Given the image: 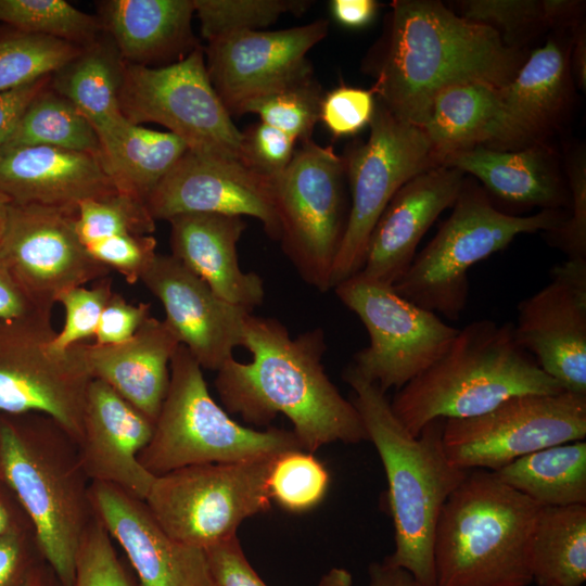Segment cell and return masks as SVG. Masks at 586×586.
<instances>
[{
  "label": "cell",
  "instance_id": "cell-2",
  "mask_svg": "<svg viewBox=\"0 0 586 586\" xmlns=\"http://www.w3.org/2000/svg\"><path fill=\"white\" fill-rule=\"evenodd\" d=\"M372 91L396 118L420 127L433 99L466 82L506 86L525 60L489 26L433 0H395Z\"/></svg>",
  "mask_w": 586,
  "mask_h": 586
},
{
  "label": "cell",
  "instance_id": "cell-28",
  "mask_svg": "<svg viewBox=\"0 0 586 586\" xmlns=\"http://www.w3.org/2000/svg\"><path fill=\"white\" fill-rule=\"evenodd\" d=\"M442 165L477 178L484 190L517 206L561 211L570 207V191L553 152L542 142L514 150L482 145L455 151Z\"/></svg>",
  "mask_w": 586,
  "mask_h": 586
},
{
  "label": "cell",
  "instance_id": "cell-12",
  "mask_svg": "<svg viewBox=\"0 0 586 586\" xmlns=\"http://www.w3.org/2000/svg\"><path fill=\"white\" fill-rule=\"evenodd\" d=\"M369 127L367 141L353 145L343 156L351 203L331 289L361 271L371 232L397 190L440 165L423 130L396 118L378 100Z\"/></svg>",
  "mask_w": 586,
  "mask_h": 586
},
{
  "label": "cell",
  "instance_id": "cell-37",
  "mask_svg": "<svg viewBox=\"0 0 586 586\" xmlns=\"http://www.w3.org/2000/svg\"><path fill=\"white\" fill-rule=\"evenodd\" d=\"M460 8V16L492 27L515 49L545 28L582 22V2L572 0H467Z\"/></svg>",
  "mask_w": 586,
  "mask_h": 586
},
{
  "label": "cell",
  "instance_id": "cell-54",
  "mask_svg": "<svg viewBox=\"0 0 586 586\" xmlns=\"http://www.w3.org/2000/svg\"><path fill=\"white\" fill-rule=\"evenodd\" d=\"M33 530L31 524L9 487L0 480V537Z\"/></svg>",
  "mask_w": 586,
  "mask_h": 586
},
{
  "label": "cell",
  "instance_id": "cell-48",
  "mask_svg": "<svg viewBox=\"0 0 586 586\" xmlns=\"http://www.w3.org/2000/svg\"><path fill=\"white\" fill-rule=\"evenodd\" d=\"M207 586H267L245 557L237 535L204 549Z\"/></svg>",
  "mask_w": 586,
  "mask_h": 586
},
{
  "label": "cell",
  "instance_id": "cell-33",
  "mask_svg": "<svg viewBox=\"0 0 586 586\" xmlns=\"http://www.w3.org/2000/svg\"><path fill=\"white\" fill-rule=\"evenodd\" d=\"M500 93L514 116L540 139L559 122L570 101V49L549 39L524 60Z\"/></svg>",
  "mask_w": 586,
  "mask_h": 586
},
{
  "label": "cell",
  "instance_id": "cell-56",
  "mask_svg": "<svg viewBox=\"0 0 586 586\" xmlns=\"http://www.w3.org/2000/svg\"><path fill=\"white\" fill-rule=\"evenodd\" d=\"M575 35L573 46L570 49V65L578 87L585 90L586 85V37L584 23L574 26Z\"/></svg>",
  "mask_w": 586,
  "mask_h": 586
},
{
  "label": "cell",
  "instance_id": "cell-1",
  "mask_svg": "<svg viewBox=\"0 0 586 586\" xmlns=\"http://www.w3.org/2000/svg\"><path fill=\"white\" fill-rule=\"evenodd\" d=\"M249 362L234 358L216 371L215 387L227 412L264 426L285 416L303 450L368 441L361 418L324 371V333L315 328L291 337L279 320L250 314L244 343Z\"/></svg>",
  "mask_w": 586,
  "mask_h": 586
},
{
  "label": "cell",
  "instance_id": "cell-26",
  "mask_svg": "<svg viewBox=\"0 0 586 586\" xmlns=\"http://www.w3.org/2000/svg\"><path fill=\"white\" fill-rule=\"evenodd\" d=\"M171 254L222 300L252 313L264 302L262 277L243 271L237 245L246 224L240 216L186 213L167 220Z\"/></svg>",
  "mask_w": 586,
  "mask_h": 586
},
{
  "label": "cell",
  "instance_id": "cell-15",
  "mask_svg": "<svg viewBox=\"0 0 586 586\" xmlns=\"http://www.w3.org/2000/svg\"><path fill=\"white\" fill-rule=\"evenodd\" d=\"M51 320H0V413H41L76 443L92 380L85 343L51 348Z\"/></svg>",
  "mask_w": 586,
  "mask_h": 586
},
{
  "label": "cell",
  "instance_id": "cell-41",
  "mask_svg": "<svg viewBox=\"0 0 586 586\" xmlns=\"http://www.w3.org/2000/svg\"><path fill=\"white\" fill-rule=\"evenodd\" d=\"M330 475L311 454L293 449L273 458L267 479L271 501L290 512H305L321 502Z\"/></svg>",
  "mask_w": 586,
  "mask_h": 586
},
{
  "label": "cell",
  "instance_id": "cell-22",
  "mask_svg": "<svg viewBox=\"0 0 586 586\" xmlns=\"http://www.w3.org/2000/svg\"><path fill=\"white\" fill-rule=\"evenodd\" d=\"M154 421L104 382L92 379L86 394L79 460L90 482L115 485L144 500L156 476L139 461Z\"/></svg>",
  "mask_w": 586,
  "mask_h": 586
},
{
  "label": "cell",
  "instance_id": "cell-59",
  "mask_svg": "<svg viewBox=\"0 0 586 586\" xmlns=\"http://www.w3.org/2000/svg\"><path fill=\"white\" fill-rule=\"evenodd\" d=\"M11 201L0 192V239L3 234Z\"/></svg>",
  "mask_w": 586,
  "mask_h": 586
},
{
  "label": "cell",
  "instance_id": "cell-49",
  "mask_svg": "<svg viewBox=\"0 0 586 586\" xmlns=\"http://www.w3.org/2000/svg\"><path fill=\"white\" fill-rule=\"evenodd\" d=\"M33 530L13 532L0 537V586H27L42 561Z\"/></svg>",
  "mask_w": 586,
  "mask_h": 586
},
{
  "label": "cell",
  "instance_id": "cell-39",
  "mask_svg": "<svg viewBox=\"0 0 586 586\" xmlns=\"http://www.w3.org/2000/svg\"><path fill=\"white\" fill-rule=\"evenodd\" d=\"M72 42L25 33L0 39V93L52 76L78 54Z\"/></svg>",
  "mask_w": 586,
  "mask_h": 586
},
{
  "label": "cell",
  "instance_id": "cell-7",
  "mask_svg": "<svg viewBox=\"0 0 586 586\" xmlns=\"http://www.w3.org/2000/svg\"><path fill=\"white\" fill-rule=\"evenodd\" d=\"M302 449L293 431L256 430L233 420L212 397L203 369L180 345L167 394L140 463L154 476L196 464L267 460Z\"/></svg>",
  "mask_w": 586,
  "mask_h": 586
},
{
  "label": "cell",
  "instance_id": "cell-14",
  "mask_svg": "<svg viewBox=\"0 0 586 586\" xmlns=\"http://www.w3.org/2000/svg\"><path fill=\"white\" fill-rule=\"evenodd\" d=\"M586 395L524 394L463 419H447L443 444L462 470L497 471L545 447L585 441Z\"/></svg>",
  "mask_w": 586,
  "mask_h": 586
},
{
  "label": "cell",
  "instance_id": "cell-47",
  "mask_svg": "<svg viewBox=\"0 0 586 586\" xmlns=\"http://www.w3.org/2000/svg\"><path fill=\"white\" fill-rule=\"evenodd\" d=\"M375 105L371 89L340 86L324 93L320 120L335 138L355 136L370 125Z\"/></svg>",
  "mask_w": 586,
  "mask_h": 586
},
{
  "label": "cell",
  "instance_id": "cell-35",
  "mask_svg": "<svg viewBox=\"0 0 586 586\" xmlns=\"http://www.w3.org/2000/svg\"><path fill=\"white\" fill-rule=\"evenodd\" d=\"M537 586H582L586 581V505L542 507L530 544Z\"/></svg>",
  "mask_w": 586,
  "mask_h": 586
},
{
  "label": "cell",
  "instance_id": "cell-42",
  "mask_svg": "<svg viewBox=\"0 0 586 586\" xmlns=\"http://www.w3.org/2000/svg\"><path fill=\"white\" fill-rule=\"evenodd\" d=\"M202 37L208 42L224 35L262 30L282 14L302 15L309 0H193Z\"/></svg>",
  "mask_w": 586,
  "mask_h": 586
},
{
  "label": "cell",
  "instance_id": "cell-52",
  "mask_svg": "<svg viewBox=\"0 0 586 586\" xmlns=\"http://www.w3.org/2000/svg\"><path fill=\"white\" fill-rule=\"evenodd\" d=\"M51 76L0 93V151L33 99L50 84Z\"/></svg>",
  "mask_w": 586,
  "mask_h": 586
},
{
  "label": "cell",
  "instance_id": "cell-4",
  "mask_svg": "<svg viewBox=\"0 0 586 586\" xmlns=\"http://www.w3.org/2000/svg\"><path fill=\"white\" fill-rule=\"evenodd\" d=\"M0 480L28 518L43 561L62 586H73L94 518L77 443L44 415L0 413Z\"/></svg>",
  "mask_w": 586,
  "mask_h": 586
},
{
  "label": "cell",
  "instance_id": "cell-27",
  "mask_svg": "<svg viewBox=\"0 0 586 586\" xmlns=\"http://www.w3.org/2000/svg\"><path fill=\"white\" fill-rule=\"evenodd\" d=\"M165 320L149 317L129 340L113 344H85L92 379L113 388L155 422L170 378V361L180 346Z\"/></svg>",
  "mask_w": 586,
  "mask_h": 586
},
{
  "label": "cell",
  "instance_id": "cell-3",
  "mask_svg": "<svg viewBox=\"0 0 586 586\" xmlns=\"http://www.w3.org/2000/svg\"><path fill=\"white\" fill-rule=\"evenodd\" d=\"M351 386L368 441L383 464L394 525L395 549L385 560L409 571L420 586H437L434 534L442 508L468 474L445 451V419L428 423L413 436L394 415L386 393L349 365L343 372Z\"/></svg>",
  "mask_w": 586,
  "mask_h": 586
},
{
  "label": "cell",
  "instance_id": "cell-11",
  "mask_svg": "<svg viewBox=\"0 0 586 586\" xmlns=\"http://www.w3.org/2000/svg\"><path fill=\"white\" fill-rule=\"evenodd\" d=\"M119 106L128 122L160 124L190 151L240 158L242 132L211 82L201 46L165 65L126 64Z\"/></svg>",
  "mask_w": 586,
  "mask_h": 586
},
{
  "label": "cell",
  "instance_id": "cell-38",
  "mask_svg": "<svg viewBox=\"0 0 586 586\" xmlns=\"http://www.w3.org/2000/svg\"><path fill=\"white\" fill-rule=\"evenodd\" d=\"M0 22L20 33L53 37L79 47L102 33L97 16L64 0H0Z\"/></svg>",
  "mask_w": 586,
  "mask_h": 586
},
{
  "label": "cell",
  "instance_id": "cell-13",
  "mask_svg": "<svg viewBox=\"0 0 586 586\" xmlns=\"http://www.w3.org/2000/svg\"><path fill=\"white\" fill-rule=\"evenodd\" d=\"M333 290L369 335V345L354 355L351 365L384 393L400 390L431 367L458 333L459 329L402 297L392 285L360 272Z\"/></svg>",
  "mask_w": 586,
  "mask_h": 586
},
{
  "label": "cell",
  "instance_id": "cell-40",
  "mask_svg": "<svg viewBox=\"0 0 586 586\" xmlns=\"http://www.w3.org/2000/svg\"><path fill=\"white\" fill-rule=\"evenodd\" d=\"M324 92L314 73L247 103L241 114L258 115L260 122L272 126L296 141L311 139L320 120Z\"/></svg>",
  "mask_w": 586,
  "mask_h": 586
},
{
  "label": "cell",
  "instance_id": "cell-5",
  "mask_svg": "<svg viewBox=\"0 0 586 586\" xmlns=\"http://www.w3.org/2000/svg\"><path fill=\"white\" fill-rule=\"evenodd\" d=\"M562 386L517 342L513 323L472 321L446 353L396 391L391 408L413 436L435 419L482 415L524 394H557Z\"/></svg>",
  "mask_w": 586,
  "mask_h": 586
},
{
  "label": "cell",
  "instance_id": "cell-29",
  "mask_svg": "<svg viewBox=\"0 0 586 586\" xmlns=\"http://www.w3.org/2000/svg\"><path fill=\"white\" fill-rule=\"evenodd\" d=\"M98 7L102 31L126 64L179 61L198 46L193 0H105Z\"/></svg>",
  "mask_w": 586,
  "mask_h": 586
},
{
  "label": "cell",
  "instance_id": "cell-20",
  "mask_svg": "<svg viewBox=\"0 0 586 586\" xmlns=\"http://www.w3.org/2000/svg\"><path fill=\"white\" fill-rule=\"evenodd\" d=\"M140 281L162 303L164 320L203 370L218 371L243 347L252 313L219 297L173 255L157 253Z\"/></svg>",
  "mask_w": 586,
  "mask_h": 586
},
{
  "label": "cell",
  "instance_id": "cell-21",
  "mask_svg": "<svg viewBox=\"0 0 586 586\" xmlns=\"http://www.w3.org/2000/svg\"><path fill=\"white\" fill-rule=\"evenodd\" d=\"M90 499L94 514L125 552L138 586H207L204 550L170 537L144 500L100 482H91Z\"/></svg>",
  "mask_w": 586,
  "mask_h": 586
},
{
  "label": "cell",
  "instance_id": "cell-53",
  "mask_svg": "<svg viewBox=\"0 0 586 586\" xmlns=\"http://www.w3.org/2000/svg\"><path fill=\"white\" fill-rule=\"evenodd\" d=\"M379 3L374 0H332L331 14L341 25L348 28H361L372 22Z\"/></svg>",
  "mask_w": 586,
  "mask_h": 586
},
{
  "label": "cell",
  "instance_id": "cell-45",
  "mask_svg": "<svg viewBox=\"0 0 586 586\" xmlns=\"http://www.w3.org/2000/svg\"><path fill=\"white\" fill-rule=\"evenodd\" d=\"M242 132L239 161L251 171L272 182L290 164L294 152V138L258 122Z\"/></svg>",
  "mask_w": 586,
  "mask_h": 586
},
{
  "label": "cell",
  "instance_id": "cell-19",
  "mask_svg": "<svg viewBox=\"0 0 586 586\" xmlns=\"http://www.w3.org/2000/svg\"><path fill=\"white\" fill-rule=\"evenodd\" d=\"M155 220L186 213L250 216L280 239L272 182L240 161L188 150L146 201Z\"/></svg>",
  "mask_w": 586,
  "mask_h": 586
},
{
  "label": "cell",
  "instance_id": "cell-57",
  "mask_svg": "<svg viewBox=\"0 0 586 586\" xmlns=\"http://www.w3.org/2000/svg\"><path fill=\"white\" fill-rule=\"evenodd\" d=\"M27 586H62L51 568L42 560L34 569Z\"/></svg>",
  "mask_w": 586,
  "mask_h": 586
},
{
  "label": "cell",
  "instance_id": "cell-16",
  "mask_svg": "<svg viewBox=\"0 0 586 586\" xmlns=\"http://www.w3.org/2000/svg\"><path fill=\"white\" fill-rule=\"evenodd\" d=\"M76 211L11 203L0 258L25 292L52 309L65 291L109 277L110 268L85 247Z\"/></svg>",
  "mask_w": 586,
  "mask_h": 586
},
{
  "label": "cell",
  "instance_id": "cell-25",
  "mask_svg": "<svg viewBox=\"0 0 586 586\" xmlns=\"http://www.w3.org/2000/svg\"><path fill=\"white\" fill-rule=\"evenodd\" d=\"M441 163L477 145L514 150L540 142L509 110L500 88L485 82L450 86L433 99L420 126Z\"/></svg>",
  "mask_w": 586,
  "mask_h": 586
},
{
  "label": "cell",
  "instance_id": "cell-8",
  "mask_svg": "<svg viewBox=\"0 0 586 586\" xmlns=\"http://www.w3.org/2000/svg\"><path fill=\"white\" fill-rule=\"evenodd\" d=\"M451 214L435 237L416 254L393 285L395 292L421 308L458 320L469 298V270L507 247L518 235L550 231L566 217L562 211L534 215L501 212L486 191L464 181Z\"/></svg>",
  "mask_w": 586,
  "mask_h": 586
},
{
  "label": "cell",
  "instance_id": "cell-36",
  "mask_svg": "<svg viewBox=\"0 0 586 586\" xmlns=\"http://www.w3.org/2000/svg\"><path fill=\"white\" fill-rule=\"evenodd\" d=\"M44 145L99 155V137L82 113L50 88L28 104L2 149Z\"/></svg>",
  "mask_w": 586,
  "mask_h": 586
},
{
  "label": "cell",
  "instance_id": "cell-18",
  "mask_svg": "<svg viewBox=\"0 0 586 586\" xmlns=\"http://www.w3.org/2000/svg\"><path fill=\"white\" fill-rule=\"evenodd\" d=\"M514 335L564 391L586 395V259L555 265L550 281L518 305Z\"/></svg>",
  "mask_w": 586,
  "mask_h": 586
},
{
  "label": "cell",
  "instance_id": "cell-43",
  "mask_svg": "<svg viewBox=\"0 0 586 586\" xmlns=\"http://www.w3.org/2000/svg\"><path fill=\"white\" fill-rule=\"evenodd\" d=\"M113 293L112 279L105 277L95 281L91 288L76 286L62 293L56 303L65 311L64 324L55 332L50 346L56 352H64L84 340L94 337L102 311Z\"/></svg>",
  "mask_w": 586,
  "mask_h": 586
},
{
  "label": "cell",
  "instance_id": "cell-9",
  "mask_svg": "<svg viewBox=\"0 0 586 586\" xmlns=\"http://www.w3.org/2000/svg\"><path fill=\"white\" fill-rule=\"evenodd\" d=\"M344 178L343 156L310 139L272 181L281 249L300 277L319 292L331 290L346 228Z\"/></svg>",
  "mask_w": 586,
  "mask_h": 586
},
{
  "label": "cell",
  "instance_id": "cell-32",
  "mask_svg": "<svg viewBox=\"0 0 586 586\" xmlns=\"http://www.w3.org/2000/svg\"><path fill=\"white\" fill-rule=\"evenodd\" d=\"M125 66L114 42L103 33L51 76L50 88L71 101L99 136L124 118L119 92Z\"/></svg>",
  "mask_w": 586,
  "mask_h": 586
},
{
  "label": "cell",
  "instance_id": "cell-10",
  "mask_svg": "<svg viewBox=\"0 0 586 586\" xmlns=\"http://www.w3.org/2000/svg\"><path fill=\"white\" fill-rule=\"evenodd\" d=\"M272 460L180 468L156 476L144 502L170 537L204 550L270 509L267 479Z\"/></svg>",
  "mask_w": 586,
  "mask_h": 586
},
{
  "label": "cell",
  "instance_id": "cell-50",
  "mask_svg": "<svg viewBox=\"0 0 586 586\" xmlns=\"http://www.w3.org/2000/svg\"><path fill=\"white\" fill-rule=\"evenodd\" d=\"M150 317V304H132L117 292L111 294L94 335L98 345L123 343L135 335Z\"/></svg>",
  "mask_w": 586,
  "mask_h": 586
},
{
  "label": "cell",
  "instance_id": "cell-34",
  "mask_svg": "<svg viewBox=\"0 0 586 586\" xmlns=\"http://www.w3.org/2000/svg\"><path fill=\"white\" fill-rule=\"evenodd\" d=\"M540 507L586 505V442L542 448L493 471Z\"/></svg>",
  "mask_w": 586,
  "mask_h": 586
},
{
  "label": "cell",
  "instance_id": "cell-51",
  "mask_svg": "<svg viewBox=\"0 0 586 586\" xmlns=\"http://www.w3.org/2000/svg\"><path fill=\"white\" fill-rule=\"evenodd\" d=\"M51 310L36 303L0 258V320H51Z\"/></svg>",
  "mask_w": 586,
  "mask_h": 586
},
{
  "label": "cell",
  "instance_id": "cell-44",
  "mask_svg": "<svg viewBox=\"0 0 586 586\" xmlns=\"http://www.w3.org/2000/svg\"><path fill=\"white\" fill-rule=\"evenodd\" d=\"M113 542L94 514L79 545L73 586H138L126 571Z\"/></svg>",
  "mask_w": 586,
  "mask_h": 586
},
{
  "label": "cell",
  "instance_id": "cell-17",
  "mask_svg": "<svg viewBox=\"0 0 586 586\" xmlns=\"http://www.w3.org/2000/svg\"><path fill=\"white\" fill-rule=\"evenodd\" d=\"M329 31L327 20L279 29L220 36L204 49L211 82L233 115L251 101L313 74L308 51Z\"/></svg>",
  "mask_w": 586,
  "mask_h": 586
},
{
  "label": "cell",
  "instance_id": "cell-55",
  "mask_svg": "<svg viewBox=\"0 0 586 586\" xmlns=\"http://www.w3.org/2000/svg\"><path fill=\"white\" fill-rule=\"evenodd\" d=\"M369 586H420L413 575L385 559L372 562L368 569Z\"/></svg>",
  "mask_w": 586,
  "mask_h": 586
},
{
  "label": "cell",
  "instance_id": "cell-24",
  "mask_svg": "<svg viewBox=\"0 0 586 586\" xmlns=\"http://www.w3.org/2000/svg\"><path fill=\"white\" fill-rule=\"evenodd\" d=\"M114 191L99 155L44 145L0 151V192L11 203L76 211Z\"/></svg>",
  "mask_w": 586,
  "mask_h": 586
},
{
  "label": "cell",
  "instance_id": "cell-46",
  "mask_svg": "<svg viewBox=\"0 0 586 586\" xmlns=\"http://www.w3.org/2000/svg\"><path fill=\"white\" fill-rule=\"evenodd\" d=\"M570 209L568 217L547 231L550 245L562 251L566 258L586 259V161L581 150L571 154L568 166Z\"/></svg>",
  "mask_w": 586,
  "mask_h": 586
},
{
  "label": "cell",
  "instance_id": "cell-30",
  "mask_svg": "<svg viewBox=\"0 0 586 586\" xmlns=\"http://www.w3.org/2000/svg\"><path fill=\"white\" fill-rule=\"evenodd\" d=\"M75 224L88 252L129 284L141 280L157 254L146 203L117 190L81 202Z\"/></svg>",
  "mask_w": 586,
  "mask_h": 586
},
{
  "label": "cell",
  "instance_id": "cell-31",
  "mask_svg": "<svg viewBox=\"0 0 586 586\" xmlns=\"http://www.w3.org/2000/svg\"><path fill=\"white\" fill-rule=\"evenodd\" d=\"M98 137L99 157L115 189L145 203L189 150L176 135L125 117Z\"/></svg>",
  "mask_w": 586,
  "mask_h": 586
},
{
  "label": "cell",
  "instance_id": "cell-6",
  "mask_svg": "<svg viewBox=\"0 0 586 586\" xmlns=\"http://www.w3.org/2000/svg\"><path fill=\"white\" fill-rule=\"evenodd\" d=\"M540 508L493 471L469 470L436 524V585L528 586L530 544Z\"/></svg>",
  "mask_w": 586,
  "mask_h": 586
},
{
  "label": "cell",
  "instance_id": "cell-58",
  "mask_svg": "<svg viewBox=\"0 0 586 586\" xmlns=\"http://www.w3.org/2000/svg\"><path fill=\"white\" fill-rule=\"evenodd\" d=\"M318 586H353V577L346 569L332 568L321 576Z\"/></svg>",
  "mask_w": 586,
  "mask_h": 586
},
{
  "label": "cell",
  "instance_id": "cell-23",
  "mask_svg": "<svg viewBox=\"0 0 586 586\" xmlns=\"http://www.w3.org/2000/svg\"><path fill=\"white\" fill-rule=\"evenodd\" d=\"M464 181L462 171L440 164L404 183L371 232L360 273L393 286L410 267L422 237L454 205Z\"/></svg>",
  "mask_w": 586,
  "mask_h": 586
}]
</instances>
